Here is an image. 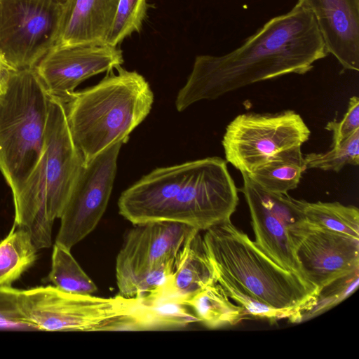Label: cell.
Here are the masks:
<instances>
[{
    "mask_svg": "<svg viewBox=\"0 0 359 359\" xmlns=\"http://www.w3.org/2000/svg\"><path fill=\"white\" fill-rule=\"evenodd\" d=\"M215 283L217 282L203 248L200 231L194 229L175 257L172 276L156 296L172 298L184 303L196 292Z\"/></svg>",
    "mask_w": 359,
    "mask_h": 359,
    "instance_id": "17",
    "label": "cell"
},
{
    "mask_svg": "<svg viewBox=\"0 0 359 359\" xmlns=\"http://www.w3.org/2000/svg\"><path fill=\"white\" fill-rule=\"evenodd\" d=\"M97 84L75 91L65 104L72 138L85 163L129 135L149 115L154 94L136 71L118 67Z\"/></svg>",
    "mask_w": 359,
    "mask_h": 359,
    "instance_id": "5",
    "label": "cell"
},
{
    "mask_svg": "<svg viewBox=\"0 0 359 359\" xmlns=\"http://www.w3.org/2000/svg\"><path fill=\"white\" fill-rule=\"evenodd\" d=\"M238 191L226 160L206 157L153 170L122 192L118 212L133 224L170 221L205 231L231 221Z\"/></svg>",
    "mask_w": 359,
    "mask_h": 359,
    "instance_id": "2",
    "label": "cell"
},
{
    "mask_svg": "<svg viewBox=\"0 0 359 359\" xmlns=\"http://www.w3.org/2000/svg\"><path fill=\"white\" fill-rule=\"evenodd\" d=\"M122 144H114L84 164L60 217L55 243L72 250L96 228L110 198Z\"/></svg>",
    "mask_w": 359,
    "mask_h": 359,
    "instance_id": "10",
    "label": "cell"
},
{
    "mask_svg": "<svg viewBox=\"0 0 359 359\" xmlns=\"http://www.w3.org/2000/svg\"><path fill=\"white\" fill-rule=\"evenodd\" d=\"M48 280L57 288L79 294H93L97 290L94 281L83 270L69 250L55 243Z\"/></svg>",
    "mask_w": 359,
    "mask_h": 359,
    "instance_id": "22",
    "label": "cell"
},
{
    "mask_svg": "<svg viewBox=\"0 0 359 359\" xmlns=\"http://www.w3.org/2000/svg\"><path fill=\"white\" fill-rule=\"evenodd\" d=\"M37 251L29 233L13 224L0 241V289L12 287L13 283L34 265Z\"/></svg>",
    "mask_w": 359,
    "mask_h": 359,
    "instance_id": "20",
    "label": "cell"
},
{
    "mask_svg": "<svg viewBox=\"0 0 359 359\" xmlns=\"http://www.w3.org/2000/svg\"><path fill=\"white\" fill-rule=\"evenodd\" d=\"M311 135L302 117L293 110L236 116L222 137L225 160L241 173H250L276 154L302 147Z\"/></svg>",
    "mask_w": 359,
    "mask_h": 359,
    "instance_id": "8",
    "label": "cell"
},
{
    "mask_svg": "<svg viewBox=\"0 0 359 359\" xmlns=\"http://www.w3.org/2000/svg\"><path fill=\"white\" fill-rule=\"evenodd\" d=\"M49 98L34 68L8 69L0 90V171L13 197L41 154Z\"/></svg>",
    "mask_w": 359,
    "mask_h": 359,
    "instance_id": "6",
    "label": "cell"
},
{
    "mask_svg": "<svg viewBox=\"0 0 359 359\" xmlns=\"http://www.w3.org/2000/svg\"><path fill=\"white\" fill-rule=\"evenodd\" d=\"M202 244L217 283L273 308L292 311L299 322L314 306L316 288L275 263L231 221L205 230Z\"/></svg>",
    "mask_w": 359,
    "mask_h": 359,
    "instance_id": "3",
    "label": "cell"
},
{
    "mask_svg": "<svg viewBox=\"0 0 359 359\" xmlns=\"http://www.w3.org/2000/svg\"><path fill=\"white\" fill-rule=\"evenodd\" d=\"M140 299L144 309L145 331L180 329L199 322L190 308L177 299L161 296Z\"/></svg>",
    "mask_w": 359,
    "mask_h": 359,
    "instance_id": "23",
    "label": "cell"
},
{
    "mask_svg": "<svg viewBox=\"0 0 359 359\" xmlns=\"http://www.w3.org/2000/svg\"><path fill=\"white\" fill-rule=\"evenodd\" d=\"M359 271L342 277L320 290L312 309L303 316L302 321L310 319L343 302L358 288Z\"/></svg>",
    "mask_w": 359,
    "mask_h": 359,
    "instance_id": "26",
    "label": "cell"
},
{
    "mask_svg": "<svg viewBox=\"0 0 359 359\" xmlns=\"http://www.w3.org/2000/svg\"><path fill=\"white\" fill-rule=\"evenodd\" d=\"M316 22L326 51L344 70H359V0H298Z\"/></svg>",
    "mask_w": 359,
    "mask_h": 359,
    "instance_id": "15",
    "label": "cell"
},
{
    "mask_svg": "<svg viewBox=\"0 0 359 359\" xmlns=\"http://www.w3.org/2000/svg\"><path fill=\"white\" fill-rule=\"evenodd\" d=\"M306 169L339 172L346 165L359 164V130L331 149L320 153H310L304 156Z\"/></svg>",
    "mask_w": 359,
    "mask_h": 359,
    "instance_id": "24",
    "label": "cell"
},
{
    "mask_svg": "<svg viewBox=\"0 0 359 359\" xmlns=\"http://www.w3.org/2000/svg\"><path fill=\"white\" fill-rule=\"evenodd\" d=\"M199 322L210 329L233 326L248 316L245 309L232 303L217 283L201 289L184 302Z\"/></svg>",
    "mask_w": 359,
    "mask_h": 359,
    "instance_id": "19",
    "label": "cell"
},
{
    "mask_svg": "<svg viewBox=\"0 0 359 359\" xmlns=\"http://www.w3.org/2000/svg\"><path fill=\"white\" fill-rule=\"evenodd\" d=\"M15 290L0 289V329L36 330L19 313L15 303Z\"/></svg>",
    "mask_w": 359,
    "mask_h": 359,
    "instance_id": "28",
    "label": "cell"
},
{
    "mask_svg": "<svg viewBox=\"0 0 359 359\" xmlns=\"http://www.w3.org/2000/svg\"><path fill=\"white\" fill-rule=\"evenodd\" d=\"M193 229L170 221L134 224L127 232L116 259L118 294L135 297L136 287L144 276L160 264L175 258Z\"/></svg>",
    "mask_w": 359,
    "mask_h": 359,
    "instance_id": "12",
    "label": "cell"
},
{
    "mask_svg": "<svg viewBox=\"0 0 359 359\" xmlns=\"http://www.w3.org/2000/svg\"><path fill=\"white\" fill-rule=\"evenodd\" d=\"M10 68L6 65L2 59L0 57V90H1L4 79L8 69Z\"/></svg>",
    "mask_w": 359,
    "mask_h": 359,
    "instance_id": "30",
    "label": "cell"
},
{
    "mask_svg": "<svg viewBox=\"0 0 359 359\" xmlns=\"http://www.w3.org/2000/svg\"><path fill=\"white\" fill-rule=\"evenodd\" d=\"M84 164L69 128L65 106L50 95L41 154L13 197V224L29 233L38 250L51 246L54 222L60 219Z\"/></svg>",
    "mask_w": 359,
    "mask_h": 359,
    "instance_id": "4",
    "label": "cell"
},
{
    "mask_svg": "<svg viewBox=\"0 0 359 359\" xmlns=\"http://www.w3.org/2000/svg\"><path fill=\"white\" fill-rule=\"evenodd\" d=\"M15 303L36 330L143 331L142 304L137 297L73 294L50 285L16 289Z\"/></svg>",
    "mask_w": 359,
    "mask_h": 359,
    "instance_id": "7",
    "label": "cell"
},
{
    "mask_svg": "<svg viewBox=\"0 0 359 359\" xmlns=\"http://www.w3.org/2000/svg\"><path fill=\"white\" fill-rule=\"evenodd\" d=\"M63 4L0 0V57L10 68H34L54 46Z\"/></svg>",
    "mask_w": 359,
    "mask_h": 359,
    "instance_id": "9",
    "label": "cell"
},
{
    "mask_svg": "<svg viewBox=\"0 0 359 359\" xmlns=\"http://www.w3.org/2000/svg\"></svg>",
    "mask_w": 359,
    "mask_h": 359,
    "instance_id": "32",
    "label": "cell"
},
{
    "mask_svg": "<svg viewBox=\"0 0 359 359\" xmlns=\"http://www.w3.org/2000/svg\"><path fill=\"white\" fill-rule=\"evenodd\" d=\"M57 1L58 2H60V3L62 4H64L66 2V1H67V0H57Z\"/></svg>",
    "mask_w": 359,
    "mask_h": 359,
    "instance_id": "31",
    "label": "cell"
},
{
    "mask_svg": "<svg viewBox=\"0 0 359 359\" xmlns=\"http://www.w3.org/2000/svg\"><path fill=\"white\" fill-rule=\"evenodd\" d=\"M123 62L122 50L105 43L54 46L34 69L48 95L64 104L86 79Z\"/></svg>",
    "mask_w": 359,
    "mask_h": 359,
    "instance_id": "14",
    "label": "cell"
},
{
    "mask_svg": "<svg viewBox=\"0 0 359 359\" xmlns=\"http://www.w3.org/2000/svg\"><path fill=\"white\" fill-rule=\"evenodd\" d=\"M241 175L243 183L238 191L243 194L249 208L255 243L280 267L305 279L290 235L293 226L304 219L297 199L287 194L270 193L248 173Z\"/></svg>",
    "mask_w": 359,
    "mask_h": 359,
    "instance_id": "11",
    "label": "cell"
},
{
    "mask_svg": "<svg viewBox=\"0 0 359 359\" xmlns=\"http://www.w3.org/2000/svg\"><path fill=\"white\" fill-rule=\"evenodd\" d=\"M301 147L283 150L248 173L264 190L276 194H287L297 187L306 170Z\"/></svg>",
    "mask_w": 359,
    "mask_h": 359,
    "instance_id": "18",
    "label": "cell"
},
{
    "mask_svg": "<svg viewBox=\"0 0 359 359\" xmlns=\"http://www.w3.org/2000/svg\"><path fill=\"white\" fill-rule=\"evenodd\" d=\"M226 295L238 305L242 306L248 316L257 318L267 319L276 321L288 319L292 323H299L298 316L292 312L273 308L257 299L242 293L238 290L224 282H219Z\"/></svg>",
    "mask_w": 359,
    "mask_h": 359,
    "instance_id": "27",
    "label": "cell"
},
{
    "mask_svg": "<svg viewBox=\"0 0 359 359\" xmlns=\"http://www.w3.org/2000/svg\"><path fill=\"white\" fill-rule=\"evenodd\" d=\"M332 134V146L339 144L356 130H359V98H350L348 108L343 118L339 121L332 120L325 126Z\"/></svg>",
    "mask_w": 359,
    "mask_h": 359,
    "instance_id": "29",
    "label": "cell"
},
{
    "mask_svg": "<svg viewBox=\"0 0 359 359\" xmlns=\"http://www.w3.org/2000/svg\"><path fill=\"white\" fill-rule=\"evenodd\" d=\"M328 55L312 13L297 4L272 18L238 48L222 55H197L176 109L215 100L249 85L287 74H304Z\"/></svg>",
    "mask_w": 359,
    "mask_h": 359,
    "instance_id": "1",
    "label": "cell"
},
{
    "mask_svg": "<svg viewBox=\"0 0 359 359\" xmlns=\"http://www.w3.org/2000/svg\"><path fill=\"white\" fill-rule=\"evenodd\" d=\"M147 9V0H119L104 43L117 46L126 37L141 29Z\"/></svg>",
    "mask_w": 359,
    "mask_h": 359,
    "instance_id": "25",
    "label": "cell"
},
{
    "mask_svg": "<svg viewBox=\"0 0 359 359\" xmlns=\"http://www.w3.org/2000/svg\"><path fill=\"white\" fill-rule=\"evenodd\" d=\"M304 220L310 225L359 238V210L339 202L297 199Z\"/></svg>",
    "mask_w": 359,
    "mask_h": 359,
    "instance_id": "21",
    "label": "cell"
},
{
    "mask_svg": "<svg viewBox=\"0 0 359 359\" xmlns=\"http://www.w3.org/2000/svg\"><path fill=\"white\" fill-rule=\"evenodd\" d=\"M303 277L320 290L359 271V238L310 225L304 219L291 230Z\"/></svg>",
    "mask_w": 359,
    "mask_h": 359,
    "instance_id": "13",
    "label": "cell"
},
{
    "mask_svg": "<svg viewBox=\"0 0 359 359\" xmlns=\"http://www.w3.org/2000/svg\"><path fill=\"white\" fill-rule=\"evenodd\" d=\"M119 0H67L54 46L104 43Z\"/></svg>",
    "mask_w": 359,
    "mask_h": 359,
    "instance_id": "16",
    "label": "cell"
}]
</instances>
